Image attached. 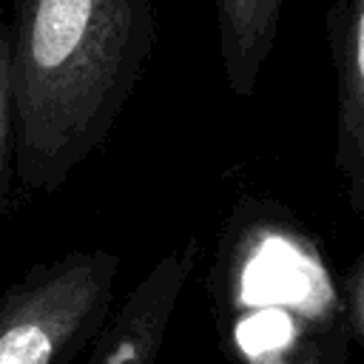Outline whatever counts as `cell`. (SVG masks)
Wrapping results in <instances>:
<instances>
[{"mask_svg": "<svg viewBox=\"0 0 364 364\" xmlns=\"http://www.w3.org/2000/svg\"><path fill=\"white\" fill-rule=\"evenodd\" d=\"M154 34V0H11L14 176L26 191H57L105 142Z\"/></svg>", "mask_w": 364, "mask_h": 364, "instance_id": "1", "label": "cell"}, {"mask_svg": "<svg viewBox=\"0 0 364 364\" xmlns=\"http://www.w3.org/2000/svg\"><path fill=\"white\" fill-rule=\"evenodd\" d=\"M119 259L74 250L0 296V364H65L108 324Z\"/></svg>", "mask_w": 364, "mask_h": 364, "instance_id": "2", "label": "cell"}, {"mask_svg": "<svg viewBox=\"0 0 364 364\" xmlns=\"http://www.w3.org/2000/svg\"><path fill=\"white\" fill-rule=\"evenodd\" d=\"M193 264L196 242L165 253L100 330L85 364H154Z\"/></svg>", "mask_w": 364, "mask_h": 364, "instance_id": "3", "label": "cell"}, {"mask_svg": "<svg viewBox=\"0 0 364 364\" xmlns=\"http://www.w3.org/2000/svg\"><path fill=\"white\" fill-rule=\"evenodd\" d=\"M338 71V148L336 162L350 205L364 216V0H350L336 43Z\"/></svg>", "mask_w": 364, "mask_h": 364, "instance_id": "4", "label": "cell"}, {"mask_svg": "<svg viewBox=\"0 0 364 364\" xmlns=\"http://www.w3.org/2000/svg\"><path fill=\"white\" fill-rule=\"evenodd\" d=\"M284 0H216L219 57L228 88L250 97L276 43Z\"/></svg>", "mask_w": 364, "mask_h": 364, "instance_id": "5", "label": "cell"}, {"mask_svg": "<svg viewBox=\"0 0 364 364\" xmlns=\"http://www.w3.org/2000/svg\"><path fill=\"white\" fill-rule=\"evenodd\" d=\"M14 111H11V88H9V28L0 23V208L6 199V185L14 171Z\"/></svg>", "mask_w": 364, "mask_h": 364, "instance_id": "6", "label": "cell"}, {"mask_svg": "<svg viewBox=\"0 0 364 364\" xmlns=\"http://www.w3.org/2000/svg\"><path fill=\"white\" fill-rule=\"evenodd\" d=\"M247 364H296L287 353L276 350V347H247Z\"/></svg>", "mask_w": 364, "mask_h": 364, "instance_id": "7", "label": "cell"}]
</instances>
